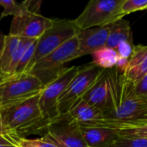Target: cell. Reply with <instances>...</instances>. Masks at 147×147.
I'll list each match as a JSON object with an SVG mask.
<instances>
[{"label":"cell","mask_w":147,"mask_h":147,"mask_svg":"<svg viewBox=\"0 0 147 147\" xmlns=\"http://www.w3.org/2000/svg\"><path fill=\"white\" fill-rule=\"evenodd\" d=\"M110 93V109L104 120L128 121L140 117L147 109V98L140 97L134 84L116 67L107 69Z\"/></svg>","instance_id":"obj_1"},{"label":"cell","mask_w":147,"mask_h":147,"mask_svg":"<svg viewBox=\"0 0 147 147\" xmlns=\"http://www.w3.org/2000/svg\"><path fill=\"white\" fill-rule=\"evenodd\" d=\"M39 96L40 94L0 109L3 128L7 135L25 138L30 134H43L48 124L43 119Z\"/></svg>","instance_id":"obj_2"},{"label":"cell","mask_w":147,"mask_h":147,"mask_svg":"<svg viewBox=\"0 0 147 147\" xmlns=\"http://www.w3.org/2000/svg\"><path fill=\"white\" fill-rule=\"evenodd\" d=\"M80 58L77 35L64 43L55 51L39 60L29 70L28 73L35 76L45 86L53 81L65 69L64 65L70 61Z\"/></svg>","instance_id":"obj_3"},{"label":"cell","mask_w":147,"mask_h":147,"mask_svg":"<svg viewBox=\"0 0 147 147\" xmlns=\"http://www.w3.org/2000/svg\"><path fill=\"white\" fill-rule=\"evenodd\" d=\"M25 9L13 16L9 35L28 40H38L51 27L53 19L47 18L39 13L41 2L25 1Z\"/></svg>","instance_id":"obj_4"},{"label":"cell","mask_w":147,"mask_h":147,"mask_svg":"<svg viewBox=\"0 0 147 147\" xmlns=\"http://www.w3.org/2000/svg\"><path fill=\"white\" fill-rule=\"evenodd\" d=\"M124 0H90L74 19L78 30L110 25L123 19L121 6Z\"/></svg>","instance_id":"obj_5"},{"label":"cell","mask_w":147,"mask_h":147,"mask_svg":"<svg viewBox=\"0 0 147 147\" xmlns=\"http://www.w3.org/2000/svg\"><path fill=\"white\" fill-rule=\"evenodd\" d=\"M43 88V84L28 72L0 80V109L34 97Z\"/></svg>","instance_id":"obj_6"},{"label":"cell","mask_w":147,"mask_h":147,"mask_svg":"<svg viewBox=\"0 0 147 147\" xmlns=\"http://www.w3.org/2000/svg\"><path fill=\"white\" fill-rule=\"evenodd\" d=\"M79 66H71L63 69L50 83L46 84L40 93L39 105L44 121L49 124L60 116L59 102L72 78L76 76Z\"/></svg>","instance_id":"obj_7"},{"label":"cell","mask_w":147,"mask_h":147,"mask_svg":"<svg viewBox=\"0 0 147 147\" xmlns=\"http://www.w3.org/2000/svg\"><path fill=\"white\" fill-rule=\"evenodd\" d=\"M78 31V29L73 20L53 19L51 27L48 28L36 41L35 52L28 72L35 63L76 36Z\"/></svg>","instance_id":"obj_8"},{"label":"cell","mask_w":147,"mask_h":147,"mask_svg":"<svg viewBox=\"0 0 147 147\" xmlns=\"http://www.w3.org/2000/svg\"><path fill=\"white\" fill-rule=\"evenodd\" d=\"M103 69L91 62L79 66L76 76L72 78L68 87L61 96L59 102V115H66L69 110L86 94L95 84Z\"/></svg>","instance_id":"obj_9"},{"label":"cell","mask_w":147,"mask_h":147,"mask_svg":"<svg viewBox=\"0 0 147 147\" xmlns=\"http://www.w3.org/2000/svg\"><path fill=\"white\" fill-rule=\"evenodd\" d=\"M42 137L57 147H88L83 138L80 126L67 115H62L51 121Z\"/></svg>","instance_id":"obj_10"},{"label":"cell","mask_w":147,"mask_h":147,"mask_svg":"<svg viewBox=\"0 0 147 147\" xmlns=\"http://www.w3.org/2000/svg\"><path fill=\"white\" fill-rule=\"evenodd\" d=\"M30 40L9 34L5 35L0 55V80L15 75L22 52Z\"/></svg>","instance_id":"obj_11"},{"label":"cell","mask_w":147,"mask_h":147,"mask_svg":"<svg viewBox=\"0 0 147 147\" xmlns=\"http://www.w3.org/2000/svg\"><path fill=\"white\" fill-rule=\"evenodd\" d=\"M90 127L109 128L120 138L147 139V121L140 119L128 121L102 120Z\"/></svg>","instance_id":"obj_12"},{"label":"cell","mask_w":147,"mask_h":147,"mask_svg":"<svg viewBox=\"0 0 147 147\" xmlns=\"http://www.w3.org/2000/svg\"><path fill=\"white\" fill-rule=\"evenodd\" d=\"M109 25L78 30L77 37L79 46V56L91 55L96 50L106 47L109 34Z\"/></svg>","instance_id":"obj_13"},{"label":"cell","mask_w":147,"mask_h":147,"mask_svg":"<svg viewBox=\"0 0 147 147\" xmlns=\"http://www.w3.org/2000/svg\"><path fill=\"white\" fill-rule=\"evenodd\" d=\"M82 100L102 111L105 119L110 109V93L107 69L102 70L97 80L82 97Z\"/></svg>","instance_id":"obj_14"},{"label":"cell","mask_w":147,"mask_h":147,"mask_svg":"<svg viewBox=\"0 0 147 147\" xmlns=\"http://www.w3.org/2000/svg\"><path fill=\"white\" fill-rule=\"evenodd\" d=\"M146 74L147 45L134 46V52L128 59L124 75L134 84H136Z\"/></svg>","instance_id":"obj_15"},{"label":"cell","mask_w":147,"mask_h":147,"mask_svg":"<svg viewBox=\"0 0 147 147\" xmlns=\"http://www.w3.org/2000/svg\"><path fill=\"white\" fill-rule=\"evenodd\" d=\"M81 127H90L104 120V114L100 109L80 99L66 114Z\"/></svg>","instance_id":"obj_16"},{"label":"cell","mask_w":147,"mask_h":147,"mask_svg":"<svg viewBox=\"0 0 147 147\" xmlns=\"http://www.w3.org/2000/svg\"><path fill=\"white\" fill-rule=\"evenodd\" d=\"M80 127L88 147H111L118 139V136L107 127L81 126Z\"/></svg>","instance_id":"obj_17"},{"label":"cell","mask_w":147,"mask_h":147,"mask_svg":"<svg viewBox=\"0 0 147 147\" xmlns=\"http://www.w3.org/2000/svg\"><path fill=\"white\" fill-rule=\"evenodd\" d=\"M109 34L106 42V47L115 49L123 41L134 42L133 33L128 21L121 19L109 25Z\"/></svg>","instance_id":"obj_18"},{"label":"cell","mask_w":147,"mask_h":147,"mask_svg":"<svg viewBox=\"0 0 147 147\" xmlns=\"http://www.w3.org/2000/svg\"><path fill=\"white\" fill-rule=\"evenodd\" d=\"M91 63L102 69H110L115 67L119 59L116 51L107 47L96 50L91 54Z\"/></svg>","instance_id":"obj_19"},{"label":"cell","mask_w":147,"mask_h":147,"mask_svg":"<svg viewBox=\"0 0 147 147\" xmlns=\"http://www.w3.org/2000/svg\"><path fill=\"white\" fill-rule=\"evenodd\" d=\"M36 41H37V40H31L28 43L26 47L24 48L22 57L20 59V61L18 63L17 68L16 70L15 75H21V74L28 72V68L31 64V61L33 59L34 52H35Z\"/></svg>","instance_id":"obj_20"},{"label":"cell","mask_w":147,"mask_h":147,"mask_svg":"<svg viewBox=\"0 0 147 147\" xmlns=\"http://www.w3.org/2000/svg\"><path fill=\"white\" fill-rule=\"evenodd\" d=\"M26 3L23 2H16L15 0H0V7L3 8V11L0 15V20L9 16H16L22 9H25Z\"/></svg>","instance_id":"obj_21"},{"label":"cell","mask_w":147,"mask_h":147,"mask_svg":"<svg viewBox=\"0 0 147 147\" xmlns=\"http://www.w3.org/2000/svg\"><path fill=\"white\" fill-rule=\"evenodd\" d=\"M147 9V0H124L121 6L122 17L133 12Z\"/></svg>","instance_id":"obj_22"},{"label":"cell","mask_w":147,"mask_h":147,"mask_svg":"<svg viewBox=\"0 0 147 147\" xmlns=\"http://www.w3.org/2000/svg\"><path fill=\"white\" fill-rule=\"evenodd\" d=\"M17 145L19 147H57L45 137L39 139L17 138Z\"/></svg>","instance_id":"obj_23"},{"label":"cell","mask_w":147,"mask_h":147,"mask_svg":"<svg viewBox=\"0 0 147 147\" xmlns=\"http://www.w3.org/2000/svg\"><path fill=\"white\" fill-rule=\"evenodd\" d=\"M111 147H147V139L118 137Z\"/></svg>","instance_id":"obj_24"},{"label":"cell","mask_w":147,"mask_h":147,"mask_svg":"<svg viewBox=\"0 0 147 147\" xmlns=\"http://www.w3.org/2000/svg\"><path fill=\"white\" fill-rule=\"evenodd\" d=\"M134 46L135 45L134 44V42L123 41V42L120 43L115 50L118 53L119 57L125 58V59H129L131 57L133 52H134Z\"/></svg>","instance_id":"obj_25"},{"label":"cell","mask_w":147,"mask_h":147,"mask_svg":"<svg viewBox=\"0 0 147 147\" xmlns=\"http://www.w3.org/2000/svg\"><path fill=\"white\" fill-rule=\"evenodd\" d=\"M134 91L138 96L147 98V74L134 84Z\"/></svg>","instance_id":"obj_26"},{"label":"cell","mask_w":147,"mask_h":147,"mask_svg":"<svg viewBox=\"0 0 147 147\" xmlns=\"http://www.w3.org/2000/svg\"><path fill=\"white\" fill-rule=\"evenodd\" d=\"M0 147H19L17 145V138L9 135L0 137Z\"/></svg>","instance_id":"obj_27"},{"label":"cell","mask_w":147,"mask_h":147,"mask_svg":"<svg viewBox=\"0 0 147 147\" xmlns=\"http://www.w3.org/2000/svg\"><path fill=\"white\" fill-rule=\"evenodd\" d=\"M5 35L4 34H3L1 31H0V55H1V53H2V50H3V44H4V39H5Z\"/></svg>","instance_id":"obj_28"},{"label":"cell","mask_w":147,"mask_h":147,"mask_svg":"<svg viewBox=\"0 0 147 147\" xmlns=\"http://www.w3.org/2000/svg\"><path fill=\"white\" fill-rule=\"evenodd\" d=\"M4 135H7V134L3 131V125H2V120H1V115H0V136H4Z\"/></svg>","instance_id":"obj_29"},{"label":"cell","mask_w":147,"mask_h":147,"mask_svg":"<svg viewBox=\"0 0 147 147\" xmlns=\"http://www.w3.org/2000/svg\"><path fill=\"white\" fill-rule=\"evenodd\" d=\"M140 120H144V121H147V109L144 111V113L140 115V117L139 118Z\"/></svg>","instance_id":"obj_30"}]
</instances>
